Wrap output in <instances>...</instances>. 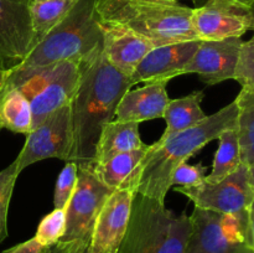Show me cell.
<instances>
[{
    "label": "cell",
    "instance_id": "7",
    "mask_svg": "<svg viewBox=\"0 0 254 253\" xmlns=\"http://www.w3.org/2000/svg\"><path fill=\"white\" fill-rule=\"evenodd\" d=\"M185 253H246L252 248L248 210L221 213L195 207Z\"/></svg>",
    "mask_w": 254,
    "mask_h": 253
},
{
    "label": "cell",
    "instance_id": "10",
    "mask_svg": "<svg viewBox=\"0 0 254 253\" xmlns=\"http://www.w3.org/2000/svg\"><path fill=\"white\" fill-rule=\"evenodd\" d=\"M175 190L190 198L195 207L221 213L247 211L254 196L250 184V168L245 164L218 183L210 184L205 180L190 188L178 186Z\"/></svg>",
    "mask_w": 254,
    "mask_h": 253
},
{
    "label": "cell",
    "instance_id": "16",
    "mask_svg": "<svg viewBox=\"0 0 254 253\" xmlns=\"http://www.w3.org/2000/svg\"><path fill=\"white\" fill-rule=\"evenodd\" d=\"M103 32V55L107 61L126 76L130 77L153 45L140 35L117 25L101 21Z\"/></svg>",
    "mask_w": 254,
    "mask_h": 253
},
{
    "label": "cell",
    "instance_id": "27",
    "mask_svg": "<svg viewBox=\"0 0 254 253\" xmlns=\"http://www.w3.org/2000/svg\"><path fill=\"white\" fill-rule=\"evenodd\" d=\"M78 179V165L76 161H66V165L56 180L54 195L55 208H66Z\"/></svg>",
    "mask_w": 254,
    "mask_h": 253
},
{
    "label": "cell",
    "instance_id": "13",
    "mask_svg": "<svg viewBox=\"0 0 254 253\" xmlns=\"http://www.w3.org/2000/svg\"><path fill=\"white\" fill-rule=\"evenodd\" d=\"M131 190H114L97 217L88 253H118L128 228L133 201Z\"/></svg>",
    "mask_w": 254,
    "mask_h": 253
},
{
    "label": "cell",
    "instance_id": "4",
    "mask_svg": "<svg viewBox=\"0 0 254 253\" xmlns=\"http://www.w3.org/2000/svg\"><path fill=\"white\" fill-rule=\"evenodd\" d=\"M192 7L169 0H98L104 24L126 27L154 47L198 39L192 26Z\"/></svg>",
    "mask_w": 254,
    "mask_h": 253
},
{
    "label": "cell",
    "instance_id": "18",
    "mask_svg": "<svg viewBox=\"0 0 254 253\" xmlns=\"http://www.w3.org/2000/svg\"><path fill=\"white\" fill-rule=\"evenodd\" d=\"M150 151V145L112 156L103 163H84L101 183L113 190H131L136 193L144 160Z\"/></svg>",
    "mask_w": 254,
    "mask_h": 253
},
{
    "label": "cell",
    "instance_id": "1",
    "mask_svg": "<svg viewBox=\"0 0 254 253\" xmlns=\"http://www.w3.org/2000/svg\"><path fill=\"white\" fill-rule=\"evenodd\" d=\"M130 87V78L114 68L103 51L82 63L81 81L71 101L73 148L68 161L84 164L93 159L102 128L113 121Z\"/></svg>",
    "mask_w": 254,
    "mask_h": 253
},
{
    "label": "cell",
    "instance_id": "22",
    "mask_svg": "<svg viewBox=\"0 0 254 253\" xmlns=\"http://www.w3.org/2000/svg\"><path fill=\"white\" fill-rule=\"evenodd\" d=\"M78 0H31L32 30H34V47L44 39L45 35L67 16Z\"/></svg>",
    "mask_w": 254,
    "mask_h": 253
},
{
    "label": "cell",
    "instance_id": "23",
    "mask_svg": "<svg viewBox=\"0 0 254 253\" xmlns=\"http://www.w3.org/2000/svg\"><path fill=\"white\" fill-rule=\"evenodd\" d=\"M217 139L220 144L213 159L212 171L205 179L210 184L223 180L242 165L237 128L222 131Z\"/></svg>",
    "mask_w": 254,
    "mask_h": 253
},
{
    "label": "cell",
    "instance_id": "2",
    "mask_svg": "<svg viewBox=\"0 0 254 253\" xmlns=\"http://www.w3.org/2000/svg\"><path fill=\"white\" fill-rule=\"evenodd\" d=\"M98 0H78L62 21L35 45L26 59L9 69L4 89L20 88L37 71L60 61H91L103 51Z\"/></svg>",
    "mask_w": 254,
    "mask_h": 253
},
{
    "label": "cell",
    "instance_id": "20",
    "mask_svg": "<svg viewBox=\"0 0 254 253\" xmlns=\"http://www.w3.org/2000/svg\"><path fill=\"white\" fill-rule=\"evenodd\" d=\"M203 97V91H195L181 98L170 99L163 117L166 122V128L161 138L165 139L205 121L207 116L201 108Z\"/></svg>",
    "mask_w": 254,
    "mask_h": 253
},
{
    "label": "cell",
    "instance_id": "36",
    "mask_svg": "<svg viewBox=\"0 0 254 253\" xmlns=\"http://www.w3.org/2000/svg\"><path fill=\"white\" fill-rule=\"evenodd\" d=\"M246 253H254V250H253V248H251V250H248Z\"/></svg>",
    "mask_w": 254,
    "mask_h": 253
},
{
    "label": "cell",
    "instance_id": "26",
    "mask_svg": "<svg viewBox=\"0 0 254 253\" xmlns=\"http://www.w3.org/2000/svg\"><path fill=\"white\" fill-rule=\"evenodd\" d=\"M16 161L0 171V243L7 237V212L15 183L19 176Z\"/></svg>",
    "mask_w": 254,
    "mask_h": 253
},
{
    "label": "cell",
    "instance_id": "35",
    "mask_svg": "<svg viewBox=\"0 0 254 253\" xmlns=\"http://www.w3.org/2000/svg\"><path fill=\"white\" fill-rule=\"evenodd\" d=\"M250 184L252 186L253 191H254V166L250 168Z\"/></svg>",
    "mask_w": 254,
    "mask_h": 253
},
{
    "label": "cell",
    "instance_id": "5",
    "mask_svg": "<svg viewBox=\"0 0 254 253\" xmlns=\"http://www.w3.org/2000/svg\"><path fill=\"white\" fill-rule=\"evenodd\" d=\"M190 233V216L136 193L118 253H185Z\"/></svg>",
    "mask_w": 254,
    "mask_h": 253
},
{
    "label": "cell",
    "instance_id": "8",
    "mask_svg": "<svg viewBox=\"0 0 254 253\" xmlns=\"http://www.w3.org/2000/svg\"><path fill=\"white\" fill-rule=\"evenodd\" d=\"M81 74L82 63L60 61L37 71L17 88L25 94L31 107L32 129L72 101L81 81Z\"/></svg>",
    "mask_w": 254,
    "mask_h": 253
},
{
    "label": "cell",
    "instance_id": "34",
    "mask_svg": "<svg viewBox=\"0 0 254 253\" xmlns=\"http://www.w3.org/2000/svg\"><path fill=\"white\" fill-rule=\"evenodd\" d=\"M45 253H67V252L62 251L61 248H59L56 245H55V246H51V247H47L46 251H45ZM83 253H88V251H86V252Z\"/></svg>",
    "mask_w": 254,
    "mask_h": 253
},
{
    "label": "cell",
    "instance_id": "9",
    "mask_svg": "<svg viewBox=\"0 0 254 253\" xmlns=\"http://www.w3.org/2000/svg\"><path fill=\"white\" fill-rule=\"evenodd\" d=\"M73 148L71 102L47 117L39 126L26 135L24 148L15 159L17 171L45 159L68 161Z\"/></svg>",
    "mask_w": 254,
    "mask_h": 253
},
{
    "label": "cell",
    "instance_id": "15",
    "mask_svg": "<svg viewBox=\"0 0 254 253\" xmlns=\"http://www.w3.org/2000/svg\"><path fill=\"white\" fill-rule=\"evenodd\" d=\"M201 44L200 39L163 45L151 49L129 78L131 84L139 82L170 81L184 74V68Z\"/></svg>",
    "mask_w": 254,
    "mask_h": 253
},
{
    "label": "cell",
    "instance_id": "11",
    "mask_svg": "<svg viewBox=\"0 0 254 253\" xmlns=\"http://www.w3.org/2000/svg\"><path fill=\"white\" fill-rule=\"evenodd\" d=\"M31 0H0V68L11 69L34 49Z\"/></svg>",
    "mask_w": 254,
    "mask_h": 253
},
{
    "label": "cell",
    "instance_id": "25",
    "mask_svg": "<svg viewBox=\"0 0 254 253\" xmlns=\"http://www.w3.org/2000/svg\"><path fill=\"white\" fill-rule=\"evenodd\" d=\"M66 230V208H55L47 213L37 226L34 238L44 247L55 246Z\"/></svg>",
    "mask_w": 254,
    "mask_h": 253
},
{
    "label": "cell",
    "instance_id": "3",
    "mask_svg": "<svg viewBox=\"0 0 254 253\" xmlns=\"http://www.w3.org/2000/svg\"><path fill=\"white\" fill-rule=\"evenodd\" d=\"M238 107L236 101L223 107L197 126L151 144L144 160L136 193L165 203L171 188V178L180 164L186 163L206 144L218 138L222 131L237 128Z\"/></svg>",
    "mask_w": 254,
    "mask_h": 253
},
{
    "label": "cell",
    "instance_id": "38",
    "mask_svg": "<svg viewBox=\"0 0 254 253\" xmlns=\"http://www.w3.org/2000/svg\"><path fill=\"white\" fill-rule=\"evenodd\" d=\"M242 1H245V2H246V1H247V0H242Z\"/></svg>",
    "mask_w": 254,
    "mask_h": 253
},
{
    "label": "cell",
    "instance_id": "29",
    "mask_svg": "<svg viewBox=\"0 0 254 253\" xmlns=\"http://www.w3.org/2000/svg\"><path fill=\"white\" fill-rule=\"evenodd\" d=\"M206 171H207V166H202L201 163L195 164V165H190L188 161L180 164L174 171L173 178H171V186L178 185L190 188V186L198 185L205 181Z\"/></svg>",
    "mask_w": 254,
    "mask_h": 253
},
{
    "label": "cell",
    "instance_id": "12",
    "mask_svg": "<svg viewBox=\"0 0 254 253\" xmlns=\"http://www.w3.org/2000/svg\"><path fill=\"white\" fill-rule=\"evenodd\" d=\"M192 26L202 41L242 37L251 27L250 10L242 0H206L193 9Z\"/></svg>",
    "mask_w": 254,
    "mask_h": 253
},
{
    "label": "cell",
    "instance_id": "37",
    "mask_svg": "<svg viewBox=\"0 0 254 253\" xmlns=\"http://www.w3.org/2000/svg\"><path fill=\"white\" fill-rule=\"evenodd\" d=\"M169 1H180V0H169ZM192 1H196V0H192Z\"/></svg>",
    "mask_w": 254,
    "mask_h": 253
},
{
    "label": "cell",
    "instance_id": "17",
    "mask_svg": "<svg viewBox=\"0 0 254 253\" xmlns=\"http://www.w3.org/2000/svg\"><path fill=\"white\" fill-rule=\"evenodd\" d=\"M168 82L154 81L144 87L129 89L119 102L114 118L118 122H135L141 123L151 119L163 118L169 98L166 86Z\"/></svg>",
    "mask_w": 254,
    "mask_h": 253
},
{
    "label": "cell",
    "instance_id": "32",
    "mask_svg": "<svg viewBox=\"0 0 254 253\" xmlns=\"http://www.w3.org/2000/svg\"><path fill=\"white\" fill-rule=\"evenodd\" d=\"M246 4H247L248 10H250V16H251L250 30H253L254 31V0H247V1H246Z\"/></svg>",
    "mask_w": 254,
    "mask_h": 253
},
{
    "label": "cell",
    "instance_id": "21",
    "mask_svg": "<svg viewBox=\"0 0 254 253\" xmlns=\"http://www.w3.org/2000/svg\"><path fill=\"white\" fill-rule=\"evenodd\" d=\"M1 129L25 135L31 131V107L20 89H2L0 93V130Z\"/></svg>",
    "mask_w": 254,
    "mask_h": 253
},
{
    "label": "cell",
    "instance_id": "6",
    "mask_svg": "<svg viewBox=\"0 0 254 253\" xmlns=\"http://www.w3.org/2000/svg\"><path fill=\"white\" fill-rule=\"evenodd\" d=\"M78 165L77 185L66 206V230L56 243L67 253H83L88 251L97 217L113 189L96 178L84 164Z\"/></svg>",
    "mask_w": 254,
    "mask_h": 253
},
{
    "label": "cell",
    "instance_id": "30",
    "mask_svg": "<svg viewBox=\"0 0 254 253\" xmlns=\"http://www.w3.org/2000/svg\"><path fill=\"white\" fill-rule=\"evenodd\" d=\"M45 251H46V247L40 245V243L32 237L30 238V240L25 241V242L19 243V245L4 251L2 253H45Z\"/></svg>",
    "mask_w": 254,
    "mask_h": 253
},
{
    "label": "cell",
    "instance_id": "31",
    "mask_svg": "<svg viewBox=\"0 0 254 253\" xmlns=\"http://www.w3.org/2000/svg\"><path fill=\"white\" fill-rule=\"evenodd\" d=\"M248 217H250V236H251V245L254 250V196L248 207Z\"/></svg>",
    "mask_w": 254,
    "mask_h": 253
},
{
    "label": "cell",
    "instance_id": "19",
    "mask_svg": "<svg viewBox=\"0 0 254 253\" xmlns=\"http://www.w3.org/2000/svg\"><path fill=\"white\" fill-rule=\"evenodd\" d=\"M139 123L112 121L102 128L92 163H103L112 156L143 148Z\"/></svg>",
    "mask_w": 254,
    "mask_h": 253
},
{
    "label": "cell",
    "instance_id": "24",
    "mask_svg": "<svg viewBox=\"0 0 254 253\" xmlns=\"http://www.w3.org/2000/svg\"><path fill=\"white\" fill-rule=\"evenodd\" d=\"M235 101L238 107L237 133L241 159L242 164L252 168L254 166V93L241 89Z\"/></svg>",
    "mask_w": 254,
    "mask_h": 253
},
{
    "label": "cell",
    "instance_id": "14",
    "mask_svg": "<svg viewBox=\"0 0 254 253\" xmlns=\"http://www.w3.org/2000/svg\"><path fill=\"white\" fill-rule=\"evenodd\" d=\"M242 44L241 37H228L216 41L201 40L197 51L184 68V74L197 73L201 81L207 86L235 79Z\"/></svg>",
    "mask_w": 254,
    "mask_h": 253
},
{
    "label": "cell",
    "instance_id": "28",
    "mask_svg": "<svg viewBox=\"0 0 254 253\" xmlns=\"http://www.w3.org/2000/svg\"><path fill=\"white\" fill-rule=\"evenodd\" d=\"M235 79L242 86V91L254 93V36L241 46Z\"/></svg>",
    "mask_w": 254,
    "mask_h": 253
},
{
    "label": "cell",
    "instance_id": "33",
    "mask_svg": "<svg viewBox=\"0 0 254 253\" xmlns=\"http://www.w3.org/2000/svg\"><path fill=\"white\" fill-rule=\"evenodd\" d=\"M7 73H9V69H1L0 68V93L2 92L5 86V82H6Z\"/></svg>",
    "mask_w": 254,
    "mask_h": 253
}]
</instances>
